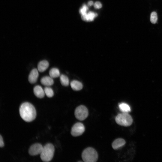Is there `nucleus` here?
Listing matches in <instances>:
<instances>
[{"label": "nucleus", "mask_w": 162, "mask_h": 162, "mask_svg": "<svg viewBox=\"0 0 162 162\" xmlns=\"http://www.w3.org/2000/svg\"><path fill=\"white\" fill-rule=\"evenodd\" d=\"M20 115L25 121L29 122L34 120L36 116L34 106L31 103L25 102L22 104L19 109Z\"/></svg>", "instance_id": "nucleus-1"}, {"label": "nucleus", "mask_w": 162, "mask_h": 162, "mask_svg": "<svg viewBox=\"0 0 162 162\" xmlns=\"http://www.w3.org/2000/svg\"><path fill=\"white\" fill-rule=\"evenodd\" d=\"M55 148L53 145L51 143H48L43 147L40 154L41 160L47 162L51 161L54 156Z\"/></svg>", "instance_id": "nucleus-2"}, {"label": "nucleus", "mask_w": 162, "mask_h": 162, "mask_svg": "<svg viewBox=\"0 0 162 162\" xmlns=\"http://www.w3.org/2000/svg\"><path fill=\"white\" fill-rule=\"evenodd\" d=\"M82 158L85 162H95L98 159V155L94 148L89 147L85 149L82 154Z\"/></svg>", "instance_id": "nucleus-3"}, {"label": "nucleus", "mask_w": 162, "mask_h": 162, "mask_svg": "<svg viewBox=\"0 0 162 162\" xmlns=\"http://www.w3.org/2000/svg\"><path fill=\"white\" fill-rule=\"evenodd\" d=\"M115 119L118 124L125 127L130 126L133 121L131 116L128 113L126 112L118 114L116 116Z\"/></svg>", "instance_id": "nucleus-4"}, {"label": "nucleus", "mask_w": 162, "mask_h": 162, "mask_svg": "<svg viewBox=\"0 0 162 162\" xmlns=\"http://www.w3.org/2000/svg\"><path fill=\"white\" fill-rule=\"evenodd\" d=\"M88 111L84 105H81L76 108L74 114L76 118L80 121L85 120L88 116Z\"/></svg>", "instance_id": "nucleus-5"}, {"label": "nucleus", "mask_w": 162, "mask_h": 162, "mask_svg": "<svg viewBox=\"0 0 162 162\" xmlns=\"http://www.w3.org/2000/svg\"><path fill=\"white\" fill-rule=\"evenodd\" d=\"M85 130V128L83 124L81 122H77L72 127L71 134L74 136H77L81 135Z\"/></svg>", "instance_id": "nucleus-6"}, {"label": "nucleus", "mask_w": 162, "mask_h": 162, "mask_svg": "<svg viewBox=\"0 0 162 162\" xmlns=\"http://www.w3.org/2000/svg\"><path fill=\"white\" fill-rule=\"evenodd\" d=\"M42 146L40 143H35L31 146L28 150V153L32 156H36L40 154L43 148Z\"/></svg>", "instance_id": "nucleus-7"}, {"label": "nucleus", "mask_w": 162, "mask_h": 162, "mask_svg": "<svg viewBox=\"0 0 162 162\" xmlns=\"http://www.w3.org/2000/svg\"><path fill=\"white\" fill-rule=\"evenodd\" d=\"M38 71L36 68H34L31 71L28 76V81L31 83L34 84L37 82L39 76Z\"/></svg>", "instance_id": "nucleus-8"}, {"label": "nucleus", "mask_w": 162, "mask_h": 162, "mask_svg": "<svg viewBox=\"0 0 162 162\" xmlns=\"http://www.w3.org/2000/svg\"><path fill=\"white\" fill-rule=\"evenodd\" d=\"M33 92L35 95L40 98H43L45 94L44 89L39 85H37L34 87Z\"/></svg>", "instance_id": "nucleus-9"}, {"label": "nucleus", "mask_w": 162, "mask_h": 162, "mask_svg": "<svg viewBox=\"0 0 162 162\" xmlns=\"http://www.w3.org/2000/svg\"><path fill=\"white\" fill-rule=\"evenodd\" d=\"M125 140L122 138H118L115 140L112 143V147L113 148L116 150L122 147L125 144Z\"/></svg>", "instance_id": "nucleus-10"}, {"label": "nucleus", "mask_w": 162, "mask_h": 162, "mask_svg": "<svg viewBox=\"0 0 162 162\" xmlns=\"http://www.w3.org/2000/svg\"><path fill=\"white\" fill-rule=\"evenodd\" d=\"M49 63L46 60H43L40 61L38 64V70L40 72L45 71L48 68Z\"/></svg>", "instance_id": "nucleus-11"}, {"label": "nucleus", "mask_w": 162, "mask_h": 162, "mask_svg": "<svg viewBox=\"0 0 162 162\" xmlns=\"http://www.w3.org/2000/svg\"><path fill=\"white\" fill-rule=\"evenodd\" d=\"M40 82L42 85L46 86H52L54 83L52 78L50 76H45L42 77L40 80Z\"/></svg>", "instance_id": "nucleus-12"}, {"label": "nucleus", "mask_w": 162, "mask_h": 162, "mask_svg": "<svg viewBox=\"0 0 162 162\" xmlns=\"http://www.w3.org/2000/svg\"><path fill=\"white\" fill-rule=\"evenodd\" d=\"M70 85L72 88L75 91L80 90L82 88V83L80 81L76 80L72 81Z\"/></svg>", "instance_id": "nucleus-13"}, {"label": "nucleus", "mask_w": 162, "mask_h": 162, "mask_svg": "<svg viewBox=\"0 0 162 162\" xmlns=\"http://www.w3.org/2000/svg\"><path fill=\"white\" fill-rule=\"evenodd\" d=\"M50 76L53 78H56L60 76V73L59 70L56 68H52L49 71Z\"/></svg>", "instance_id": "nucleus-14"}, {"label": "nucleus", "mask_w": 162, "mask_h": 162, "mask_svg": "<svg viewBox=\"0 0 162 162\" xmlns=\"http://www.w3.org/2000/svg\"><path fill=\"white\" fill-rule=\"evenodd\" d=\"M119 107L122 112L128 113L131 110L129 105L125 103H122L120 104L119 105Z\"/></svg>", "instance_id": "nucleus-15"}, {"label": "nucleus", "mask_w": 162, "mask_h": 162, "mask_svg": "<svg viewBox=\"0 0 162 162\" xmlns=\"http://www.w3.org/2000/svg\"><path fill=\"white\" fill-rule=\"evenodd\" d=\"M60 81L61 84L64 86H67L69 84V80L68 77L65 75L62 74L60 76Z\"/></svg>", "instance_id": "nucleus-16"}, {"label": "nucleus", "mask_w": 162, "mask_h": 162, "mask_svg": "<svg viewBox=\"0 0 162 162\" xmlns=\"http://www.w3.org/2000/svg\"><path fill=\"white\" fill-rule=\"evenodd\" d=\"M44 90L45 94L49 98H51L54 95V92L52 89L49 86H46Z\"/></svg>", "instance_id": "nucleus-17"}, {"label": "nucleus", "mask_w": 162, "mask_h": 162, "mask_svg": "<svg viewBox=\"0 0 162 162\" xmlns=\"http://www.w3.org/2000/svg\"><path fill=\"white\" fill-rule=\"evenodd\" d=\"M158 20V15L157 13L155 11L152 12L150 14V21L153 24L156 23Z\"/></svg>", "instance_id": "nucleus-18"}, {"label": "nucleus", "mask_w": 162, "mask_h": 162, "mask_svg": "<svg viewBox=\"0 0 162 162\" xmlns=\"http://www.w3.org/2000/svg\"><path fill=\"white\" fill-rule=\"evenodd\" d=\"M97 14L96 13H94L93 12H90L87 14V21H92L95 17L97 16Z\"/></svg>", "instance_id": "nucleus-19"}, {"label": "nucleus", "mask_w": 162, "mask_h": 162, "mask_svg": "<svg viewBox=\"0 0 162 162\" xmlns=\"http://www.w3.org/2000/svg\"><path fill=\"white\" fill-rule=\"evenodd\" d=\"M88 8L85 4L83 5L82 8L80 9V12L82 14L86 13V10H88Z\"/></svg>", "instance_id": "nucleus-20"}, {"label": "nucleus", "mask_w": 162, "mask_h": 162, "mask_svg": "<svg viewBox=\"0 0 162 162\" xmlns=\"http://www.w3.org/2000/svg\"><path fill=\"white\" fill-rule=\"evenodd\" d=\"M101 6V4L99 2H96L94 4V7L96 8H100Z\"/></svg>", "instance_id": "nucleus-21"}, {"label": "nucleus", "mask_w": 162, "mask_h": 162, "mask_svg": "<svg viewBox=\"0 0 162 162\" xmlns=\"http://www.w3.org/2000/svg\"><path fill=\"white\" fill-rule=\"evenodd\" d=\"M4 146V144L2 137L1 135L0 136V146L3 147Z\"/></svg>", "instance_id": "nucleus-22"}, {"label": "nucleus", "mask_w": 162, "mask_h": 162, "mask_svg": "<svg viewBox=\"0 0 162 162\" xmlns=\"http://www.w3.org/2000/svg\"><path fill=\"white\" fill-rule=\"evenodd\" d=\"M81 17L82 19L85 21L87 20V14L86 13L82 14Z\"/></svg>", "instance_id": "nucleus-23"}, {"label": "nucleus", "mask_w": 162, "mask_h": 162, "mask_svg": "<svg viewBox=\"0 0 162 162\" xmlns=\"http://www.w3.org/2000/svg\"><path fill=\"white\" fill-rule=\"evenodd\" d=\"M93 2L92 1H90L88 2V5L89 6H91L93 4Z\"/></svg>", "instance_id": "nucleus-24"}]
</instances>
